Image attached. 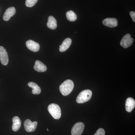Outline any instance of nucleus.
<instances>
[{
  "mask_svg": "<svg viewBox=\"0 0 135 135\" xmlns=\"http://www.w3.org/2000/svg\"><path fill=\"white\" fill-rule=\"evenodd\" d=\"M47 26L49 29L52 30H54L57 27L56 20L52 16L49 17L48 21L47 23Z\"/></svg>",
  "mask_w": 135,
  "mask_h": 135,
  "instance_id": "nucleus-15",
  "label": "nucleus"
},
{
  "mask_svg": "<svg viewBox=\"0 0 135 135\" xmlns=\"http://www.w3.org/2000/svg\"><path fill=\"white\" fill-rule=\"evenodd\" d=\"M12 130L15 132L18 131L21 126V121L19 117L18 116L14 117L12 119Z\"/></svg>",
  "mask_w": 135,
  "mask_h": 135,
  "instance_id": "nucleus-14",
  "label": "nucleus"
},
{
  "mask_svg": "<svg viewBox=\"0 0 135 135\" xmlns=\"http://www.w3.org/2000/svg\"><path fill=\"white\" fill-rule=\"evenodd\" d=\"M0 61L4 65H7L8 63L7 53L6 49L2 46H0Z\"/></svg>",
  "mask_w": 135,
  "mask_h": 135,
  "instance_id": "nucleus-7",
  "label": "nucleus"
},
{
  "mask_svg": "<svg viewBox=\"0 0 135 135\" xmlns=\"http://www.w3.org/2000/svg\"><path fill=\"white\" fill-rule=\"evenodd\" d=\"M134 40L131 38V35L129 34H127L123 36L120 42V46L123 48H127L133 44Z\"/></svg>",
  "mask_w": 135,
  "mask_h": 135,
  "instance_id": "nucleus-4",
  "label": "nucleus"
},
{
  "mask_svg": "<svg viewBox=\"0 0 135 135\" xmlns=\"http://www.w3.org/2000/svg\"><path fill=\"white\" fill-rule=\"evenodd\" d=\"M131 17L134 22H135V12L134 11H131L129 13Z\"/></svg>",
  "mask_w": 135,
  "mask_h": 135,
  "instance_id": "nucleus-20",
  "label": "nucleus"
},
{
  "mask_svg": "<svg viewBox=\"0 0 135 135\" xmlns=\"http://www.w3.org/2000/svg\"><path fill=\"white\" fill-rule=\"evenodd\" d=\"M105 131L103 129L99 128L98 129L94 135H105Z\"/></svg>",
  "mask_w": 135,
  "mask_h": 135,
  "instance_id": "nucleus-19",
  "label": "nucleus"
},
{
  "mask_svg": "<svg viewBox=\"0 0 135 135\" xmlns=\"http://www.w3.org/2000/svg\"><path fill=\"white\" fill-rule=\"evenodd\" d=\"M92 92L90 90H85L79 94L76 98V102L78 103H83L89 101L92 96Z\"/></svg>",
  "mask_w": 135,
  "mask_h": 135,
  "instance_id": "nucleus-2",
  "label": "nucleus"
},
{
  "mask_svg": "<svg viewBox=\"0 0 135 135\" xmlns=\"http://www.w3.org/2000/svg\"><path fill=\"white\" fill-rule=\"evenodd\" d=\"M47 131H49L48 128H47Z\"/></svg>",
  "mask_w": 135,
  "mask_h": 135,
  "instance_id": "nucleus-21",
  "label": "nucleus"
},
{
  "mask_svg": "<svg viewBox=\"0 0 135 135\" xmlns=\"http://www.w3.org/2000/svg\"><path fill=\"white\" fill-rule=\"evenodd\" d=\"M135 107L134 99L132 98H128L127 99L126 103V111L128 112H131L133 110Z\"/></svg>",
  "mask_w": 135,
  "mask_h": 135,
  "instance_id": "nucleus-12",
  "label": "nucleus"
},
{
  "mask_svg": "<svg viewBox=\"0 0 135 135\" xmlns=\"http://www.w3.org/2000/svg\"><path fill=\"white\" fill-rule=\"evenodd\" d=\"M29 87H31L32 89V93L33 94H39L41 92V89L35 83L30 82L28 83Z\"/></svg>",
  "mask_w": 135,
  "mask_h": 135,
  "instance_id": "nucleus-16",
  "label": "nucleus"
},
{
  "mask_svg": "<svg viewBox=\"0 0 135 135\" xmlns=\"http://www.w3.org/2000/svg\"><path fill=\"white\" fill-rule=\"evenodd\" d=\"M74 88V84L73 81L67 80L60 85L59 90L63 95L67 96L71 92Z\"/></svg>",
  "mask_w": 135,
  "mask_h": 135,
  "instance_id": "nucleus-1",
  "label": "nucleus"
},
{
  "mask_svg": "<svg viewBox=\"0 0 135 135\" xmlns=\"http://www.w3.org/2000/svg\"><path fill=\"white\" fill-rule=\"evenodd\" d=\"M16 12V9L14 7L8 8L6 10L3 16V19L4 21H8L11 17L13 16Z\"/></svg>",
  "mask_w": 135,
  "mask_h": 135,
  "instance_id": "nucleus-10",
  "label": "nucleus"
},
{
  "mask_svg": "<svg viewBox=\"0 0 135 135\" xmlns=\"http://www.w3.org/2000/svg\"><path fill=\"white\" fill-rule=\"evenodd\" d=\"M26 44L27 47L33 52H37L40 50V44L32 40H29L27 41Z\"/></svg>",
  "mask_w": 135,
  "mask_h": 135,
  "instance_id": "nucleus-8",
  "label": "nucleus"
},
{
  "mask_svg": "<svg viewBox=\"0 0 135 135\" xmlns=\"http://www.w3.org/2000/svg\"><path fill=\"white\" fill-rule=\"evenodd\" d=\"M72 43V40L70 38L65 39L62 44L59 46V50L60 52H64L68 49Z\"/></svg>",
  "mask_w": 135,
  "mask_h": 135,
  "instance_id": "nucleus-13",
  "label": "nucleus"
},
{
  "mask_svg": "<svg viewBox=\"0 0 135 135\" xmlns=\"http://www.w3.org/2000/svg\"><path fill=\"white\" fill-rule=\"evenodd\" d=\"M67 19L71 22H74L77 19V16L72 11H68L66 13Z\"/></svg>",
  "mask_w": 135,
  "mask_h": 135,
  "instance_id": "nucleus-17",
  "label": "nucleus"
},
{
  "mask_svg": "<svg viewBox=\"0 0 135 135\" xmlns=\"http://www.w3.org/2000/svg\"><path fill=\"white\" fill-rule=\"evenodd\" d=\"M38 123L37 122H32L29 119H27L24 122V127L27 132H33L36 130Z\"/></svg>",
  "mask_w": 135,
  "mask_h": 135,
  "instance_id": "nucleus-6",
  "label": "nucleus"
},
{
  "mask_svg": "<svg viewBox=\"0 0 135 135\" xmlns=\"http://www.w3.org/2000/svg\"><path fill=\"white\" fill-rule=\"evenodd\" d=\"M34 69L38 72H44L47 71V68L43 63L39 60H36L34 66Z\"/></svg>",
  "mask_w": 135,
  "mask_h": 135,
  "instance_id": "nucleus-11",
  "label": "nucleus"
},
{
  "mask_svg": "<svg viewBox=\"0 0 135 135\" xmlns=\"http://www.w3.org/2000/svg\"><path fill=\"white\" fill-rule=\"evenodd\" d=\"M84 125L82 122H78L73 126L71 130L72 135H81L83 133Z\"/></svg>",
  "mask_w": 135,
  "mask_h": 135,
  "instance_id": "nucleus-5",
  "label": "nucleus"
},
{
  "mask_svg": "<svg viewBox=\"0 0 135 135\" xmlns=\"http://www.w3.org/2000/svg\"><path fill=\"white\" fill-rule=\"evenodd\" d=\"M38 0H26V5L27 7H32L35 5Z\"/></svg>",
  "mask_w": 135,
  "mask_h": 135,
  "instance_id": "nucleus-18",
  "label": "nucleus"
},
{
  "mask_svg": "<svg viewBox=\"0 0 135 135\" xmlns=\"http://www.w3.org/2000/svg\"><path fill=\"white\" fill-rule=\"evenodd\" d=\"M103 23L105 26L113 28L118 26V20L115 18H108L103 20Z\"/></svg>",
  "mask_w": 135,
  "mask_h": 135,
  "instance_id": "nucleus-9",
  "label": "nucleus"
},
{
  "mask_svg": "<svg viewBox=\"0 0 135 135\" xmlns=\"http://www.w3.org/2000/svg\"><path fill=\"white\" fill-rule=\"evenodd\" d=\"M48 110L54 119H59L61 117V109L58 105L53 103L50 104L48 107Z\"/></svg>",
  "mask_w": 135,
  "mask_h": 135,
  "instance_id": "nucleus-3",
  "label": "nucleus"
}]
</instances>
